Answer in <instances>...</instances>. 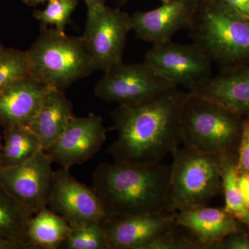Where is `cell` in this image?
Wrapping results in <instances>:
<instances>
[{
	"instance_id": "obj_21",
	"label": "cell",
	"mask_w": 249,
	"mask_h": 249,
	"mask_svg": "<svg viewBox=\"0 0 249 249\" xmlns=\"http://www.w3.org/2000/svg\"><path fill=\"white\" fill-rule=\"evenodd\" d=\"M31 216L0 185V237L29 244L27 231Z\"/></svg>"
},
{
	"instance_id": "obj_24",
	"label": "cell",
	"mask_w": 249,
	"mask_h": 249,
	"mask_svg": "<svg viewBox=\"0 0 249 249\" xmlns=\"http://www.w3.org/2000/svg\"><path fill=\"white\" fill-rule=\"evenodd\" d=\"M102 222H94L71 229L61 246L63 249H110Z\"/></svg>"
},
{
	"instance_id": "obj_38",
	"label": "cell",
	"mask_w": 249,
	"mask_h": 249,
	"mask_svg": "<svg viewBox=\"0 0 249 249\" xmlns=\"http://www.w3.org/2000/svg\"><path fill=\"white\" fill-rule=\"evenodd\" d=\"M208 1H209V0H208Z\"/></svg>"
},
{
	"instance_id": "obj_6",
	"label": "cell",
	"mask_w": 249,
	"mask_h": 249,
	"mask_svg": "<svg viewBox=\"0 0 249 249\" xmlns=\"http://www.w3.org/2000/svg\"><path fill=\"white\" fill-rule=\"evenodd\" d=\"M172 155L169 191L172 211L207 206L223 192L225 157L185 146L178 147Z\"/></svg>"
},
{
	"instance_id": "obj_18",
	"label": "cell",
	"mask_w": 249,
	"mask_h": 249,
	"mask_svg": "<svg viewBox=\"0 0 249 249\" xmlns=\"http://www.w3.org/2000/svg\"><path fill=\"white\" fill-rule=\"evenodd\" d=\"M73 116V106L65 91L50 88L29 128L37 136L45 150L65 132Z\"/></svg>"
},
{
	"instance_id": "obj_12",
	"label": "cell",
	"mask_w": 249,
	"mask_h": 249,
	"mask_svg": "<svg viewBox=\"0 0 249 249\" xmlns=\"http://www.w3.org/2000/svg\"><path fill=\"white\" fill-rule=\"evenodd\" d=\"M106 139L107 129L101 116L93 113L84 117L73 116L65 132L45 151L53 163L70 170L91 160Z\"/></svg>"
},
{
	"instance_id": "obj_30",
	"label": "cell",
	"mask_w": 249,
	"mask_h": 249,
	"mask_svg": "<svg viewBox=\"0 0 249 249\" xmlns=\"http://www.w3.org/2000/svg\"><path fill=\"white\" fill-rule=\"evenodd\" d=\"M238 185L244 200L249 209V173H238Z\"/></svg>"
},
{
	"instance_id": "obj_29",
	"label": "cell",
	"mask_w": 249,
	"mask_h": 249,
	"mask_svg": "<svg viewBox=\"0 0 249 249\" xmlns=\"http://www.w3.org/2000/svg\"><path fill=\"white\" fill-rule=\"evenodd\" d=\"M220 1L243 16H247L249 14V0H220Z\"/></svg>"
},
{
	"instance_id": "obj_26",
	"label": "cell",
	"mask_w": 249,
	"mask_h": 249,
	"mask_svg": "<svg viewBox=\"0 0 249 249\" xmlns=\"http://www.w3.org/2000/svg\"><path fill=\"white\" fill-rule=\"evenodd\" d=\"M77 4L78 0H50L45 9L35 11L34 18L43 26H54L57 30L65 32Z\"/></svg>"
},
{
	"instance_id": "obj_37",
	"label": "cell",
	"mask_w": 249,
	"mask_h": 249,
	"mask_svg": "<svg viewBox=\"0 0 249 249\" xmlns=\"http://www.w3.org/2000/svg\"><path fill=\"white\" fill-rule=\"evenodd\" d=\"M246 18H247V19H249V15H247V16H246Z\"/></svg>"
},
{
	"instance_id": "obj_13",
	"label": "cell",
	"mask_w": 249,
	"mask_h": 249,
	"mask_svg": "<svg viewBox=\"0 0 249 249\" xmlns=\"http://www.w3.org/2000/svg\"><path fill=\"white\" fill-rule=\"evenodd\" d=\"M197 9L196 0H170L157 9L132 15V30L141 40L163 43L178 31L189 29Z\"/></svg>"
},
{
	"instance_id": "obj_35",
	"label": "cell",
	"mask_w": 249,
	"mask_h": 249,
	"mask_svg": "<svg viewBox=\"0 0 249 249\" xmlns=\"http://www.w3.org/2000/svg\"><path fill=\"white\" fill-rule=\"evenodd\" d=\"M124 1H126V0H124ZM162 1H163V3H167L168 2V1H170V0H161Z\"/></svg>"
},
{
	"instance_id": "obj_19",
	"label": "cell",
	"mask_w": 249,
	"mask_h": 249,
	"mask_svg": "<svg viewBox=\"0 0 249 249\" xmlns=\"http://www.w3.org/2000/svg\"><path fill=\"white\" fill-rule=\"evenodd\" d=\"M71 231L61 216L45 206L29 218L27 242L33 249H60Z\"/></svg>"
},
{
	"instance_id": "obj_1",
	"label": "cell",
	"mask_w": 249,
	"mask_h": 249,
	"mask_svg": "<svg viewBox=\"0 0 249 249\" xmlns=\"http://www.w3.org/2000/svg\"><path fill=\"white\" fill-rule=\"evenodd\" d=\"M186 91L173 88L146 102L111 111L117 138L107 152L116 163H160L181 144V115Z\"/></svg>"
},
{
	"instance_id": "obj_15",
	"label": "cell",
	"mask_w": 249,
	"mask_h": 249,
	"mask_svg": "<svg viewBox=\"0 0 249 249\" xmlns=\"http://www.w3.org/2000/svg\"><path fill=\"white\" fill-rule=\"evenodd\" d=\"M50 88L28 75L0 90V126L29 127Z\"/></svg>"
},
{
	"instance_id": "obj_27",
	"label": "cell",
	"mask_w": 249,
	"mask_h": 249,
	"mask_svg": "<svg viewBox=\"0 0 249 249\" xmlns=\"http://www.w3.org/2000/svg\"><path fill=\"white\" fill-rule=\"evenodd\" d=\"M236 167L238 173H249V116L242 121Z\"/></svg>"
},
{
	"instance_id": "obj_5",
	"label": "cell",
	"mask_w": 249,
	"mask_h": 249,
	"mask_svg": "<svg viewBox=\"0 0 249 249\" xmlns=\"http://www.w3.org/2000/svg\"><path fill=\"white\" fill-rule=\"evenodd\" d=\"M27 53L29 76L61 91L96 70L81 37L67 36L55 28L43 26Z\"/></svg>"
},
{
	"instance_id": "obj_32",
	"label": "cell",
	"mask_w": 249,
	"mask_h": 249,
	"mask_svg": "<svg viewBox=\"0 0 249 249\" xmlns=\"http://www.w3.org/2000/svg\"><path fill=\"white\" fill-rule=\"evenodd\" d=\"M87 5L88 10H91L97 8L98 6H103L106 3V0H84Z\"/></svg>"
},
{
	"instance_id": "obj_28",
	"label": "cell",
	"mask_w": 249,
	"mask_h": 249,
	"mask_svg": "<svg viewBox=\"0 0 249 249\" xmlns=\"http://www.w3.org/2000/svg\"><path fill=\"white\" fill-rule=\"evenodd\" d=\"M215 249H249V235L242 230L224 237Z\"/></svg>"
},
{
	"instance_id": "obj_14",
	"label": "cell",
	"mask_w": 249,
	"mask_h": 249,
	"mask_svg": "<svg viewBox=\"0 0 249 249\" xmlns=\"http://www.w3.org/2000/svg\"><path fill=\"white\" fill-rule=\"evenodd\" d=\"M176 211L107 218L101 224L110 249H145L176 220Z\"/></svg>"
},
{
	"instance_id": "obj_4",
	"label": "cell",
	"mask_w": 249,
	"mask_h": 249,
	"mask_svg": "<svg viewBox=\"0 0 249 249\" xmlns=\"http://www.w3.org/2000/svg\"><path fill=\"white\" fill-rule=\"evenodd\" d=\"M243 119L217 101L188 91L181 111V144L237 160Z\"/></svg>"
},
{
	"instance_id": "obj_34",
	"label": "cell",
	"mask_w": 249,
	"mask_h": 249,
	"mask_svg": "<svg viewBox=\"0 0 249 249\" xmlns=\"http://www.w3.org/2000/svg\"><path fill=\"white\" fill-rule=\"evenodd\" d=\"M2 135L0 133V155H1V150H2L3 142H2Z\"/></svg>"
},
{
	"instance_id": "obj_9",
	"label": "cell",
	"mask_w": 249,
	"mask_h": 249,
	"mask_svg": "<svg viewBox=\"0 0 249 249\" xmlns=\"http://www.w3.org/2000/svg\"><path fill=\"white\" fill-rule=\"evenodd\" d=\"M150 67L170 84L191 91L213 76V62L195 44H178L172 40L153 45L145 53Z\"/></svg>"
},
{
	"instance_id": "obj_8",
	"label": "cell",
	"mask_w": 249,
	"mask_h": 249,
	"mask_svg": "<svg viewBox=\"0 0 249 249\" xmlns=\"http://www.w3.org/2000/svg\"><path fill=\"white\" fill-rule=\"evenodd\" d=\"M131 16L106 4L88 10L86 27L81 36L96 70L103 72L123 62Z\"/></svg>"
},
{
	"instance_id": "obj_36",
	"label": "cell",
	"mask_w": 249,
	"mask_h": 249,
	"mask_svg": "<svg viewBox=\"0 0 249 249\" xmlns=\"http://www.w3.org/2000/svg\"><path fill=\"white\" fill-rule=\"evenodd\" d=\"M3 46L1 45V42H0V50H1V48H2Z\"/></svg>"
},
{
	"instance_id": "obj_23",
	"label": "cell",
	"mask_w": 249,
	"mask_h": 249,
	"mask_svg": "<svg viewBox=\"0 0 249 249\" xmlns=\"http://www.w3.org/2000/svg\"><path fill=\"white\" fill-rule=\"evenodd\" d=\"M177 216V215H176ZM145 249H205L194 234L177 220Z\"/></svg>"
},
{
	"instance_id": "obj_25",
	"label": "cell",
	"mask_w": 249,
	"mask_h": 249,
	"mask_svg": "<svg viewBox=\"0 0 249 249\" xmlns=\"http://www.w3.org/2000/svg\"><path fill=\"white\" fill-rule=\"evenodd\" d=\"M28 75L27 51L3 47L0 50V90Z\"/></svg>"
},
{
	"instance_id": "obj_31",
	"label": "cell",
	"mask_w": 249,
	"mask_h": 249,
	"mask_svg": "<svg viewBox=\"0 0 249 249\" xmlns=\"http://www.w3.org/2000/svg\"><path fill=\"white\" fill-rule=\"evenodd\" d=\"M0 249H33L29 244L0 237Z\"/></svg>"
},
{
	"instance_id": "obj_20",
	"label": "cell",
	"mask_w": 249,
	"mask_h": 249,
	"mask_svg": "<svg viewBox=\"0 0 249 249\" xmlns=\"http://www.w3.org/2000/svg\"><path fill=\"white\" fill-rule=\"evenodd\" d=\"M0 166L22 164L43 150L40 141L28 127L3 129Z\"/></svg>"
},
{
	"instance_id": "obj_2",
	"label": "cell",
	"mask_w": 249,
	"mask_h": 249,
	"mask_svg": "<svg viewBox=\"0 0 249 249\" xmlns=\"http://www.w3.org/2000/svg\"><path fill=\"white\" fill-rule=\"evenodd\" d=\"M171 170L161 163L104 162L93 172V188L107 218L169 212Z\"/></svg>"
},
{
	"instance_id": "obj_16",
	"label": "cell",
	"mask_w": 249,
	"mask_h": 249,
	"mask_svg": "<svg viewBox=\"0 0 249 249\" xmlns=\"http://www.w3.org/2000/svg\"><path fill=\"white\" fill-rule=\"evenodd\" d=\"M189 92L211 98L243 117L249 116V65L220 70Z\"/></svg>"
},
{
	"instance_id": "obj_10",
	"label": "cell",
	"mask_w": 249,
	"mask_h": 249,
	"mask_svg": "<svg viewBox=\"0 0 249 249\" xmlns=\"http://www.w3.org/2000/svg\"><path fill=\"white\" fill-rule=\"evenodd\" d=\"M47 207L61 216L71 229L102 222L107 218L93 186L80 183L70 170L62 168L54 171Z\"/></svg>"
},
{
	"instance_id": "obj_17",
	"label": "cell",
	"mask_w": 249,
	"mask_h": 249,
	"mask_svg": "<svg viewBox=\"0 0 249 249\" xmlns=\"http://www.w3.org/2000/svg\"><path fill=\"white\" fill-rule=\"evenodd\" d=\"M176 220L188 228L205 249H215L224 237L243 230L224 207L203 206L180 210L177 211Z\"/></svg>"
},
{
	"instance_id": "obj_33",
	"label": "cell",
	"mask_w": 249,
	"mask_h": 249,
	"mask_svg": "<svg viewBox=\"0 0 249 249\" xmlns=\"http://www.w3.org/2000/svg\"><path fill=\"white\" fill-rule=\"evenodd\" d=\"M50 0H23V2L28 6H36V5L41 4V3L48 2Z\"/></svg>"
},
{
	"instance_id": "obj_7",
	"label": "cell",
	"mask_w": 249,
	"mask_h": 249,
	"mask_svg": "<svg viewBox=\"0 0 249 249\" xmlns=\"http://www.w3.org/2000/svg\"><path fill=\"white\" fill-rule=\"evenodd\" d=\"M175 88L146 62L126 64L123 61L104 72L95 86L94 93L107 103L134 106Z\"/></svg>"
},
{
	"instance_id": "obj_11",
	"label": "cell",
	"mask_w": 249,
	"mask_h": 249,
	"mask_svg": "<svg viewBox=\"0 0 249 249\" xmlns=\"http://www.w3.org/2000/svg\"><path fill=\"white\" fill-rule=\"evenodd\" d=\"M42 150L22 164L0 166V185L30 214L47 206L54 171Z\"/></svg>"
},
{
	"instance_id": "obj_22",
	"label": "cell",
	"mask_w": 249,
	"mask_h": 249,
	"mask_svg": "<svg viewBox=\"0 0 249 249\" xmlns=\"http://www.w3.org/2000/svg\"><path fill=\"white\" fill-rule=\"evenodd\" d=\"M237 160L225 157L222 174L223 193L225 209L249 235V209L244 200L238 185Z\"/></svg>"
},
{
	"instance_id": "obj_3",
	"label": "cell",
	"mask_w": 249,
	"mask_h": 249,
	"mask_svg": "<svg viewBox=\"0 0 249 249\" xmlns=\"http://www.w3.org/2000/svg\"><path fill=\"white\" fill-rule=\"evenodd\" d=\"M188 31L220 70L249 65V20L220 0L198 7Z\"/></svg>"
}]
</instances>
